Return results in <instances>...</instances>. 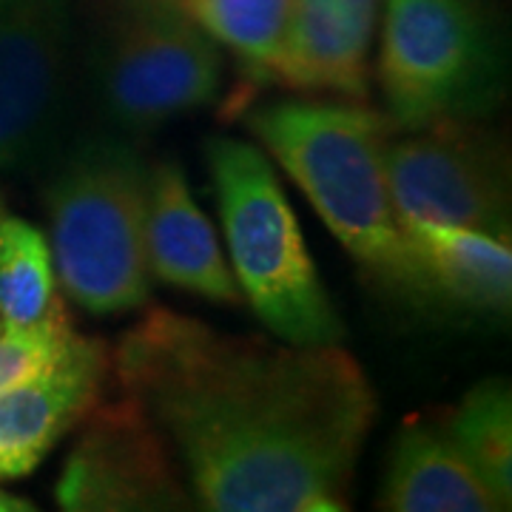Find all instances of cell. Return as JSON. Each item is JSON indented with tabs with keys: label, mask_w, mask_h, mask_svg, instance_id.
I'll return each instance as SVG.
<instances>
[{
	"label": "cell",
	"mask_w": 512,
	"mask_h": 512,
	"mask_svg": "<svg viewBox=\"0 0 512 512\" xmlns=\"http://www.w3.org/2000/svg\"><path fill=\"white\" fill-rule=\"evenodd\" d=\"M146 245L157 279L217 305L242 299L211 222L191 197L183 168L171 160L148 168Z\"/></svg>",
	"instance_id": "obj_12"
},
{
	"label": "cell",
	"mask_w": 512,
	"mask_h": 512,
	"mask_svg": "<svg viewBox=\"0 0 512 512\" xmlns=\"http://www.w3.org/2000/svg\"><path fill=\"white\" fill-rule=\"evenodd\" d=\"M60 308L49 242L0 200V322L29 328Z\"/></svg>",
	"instance_id": "obj_15"
},
{
	"label": "cell",
	"mask_w": 512,
	"mask_h": 512,
	"mask_svg": "<svg viewBox=\"0 0 512 512\" xmlns=\"http://www.w3.org/2000/svg\"><path fill=\"white\" fill-rule=\"evenodd\" d=\"M382 0H288V15L268 80L296 92L362 100L367 55Z\"/></svg>",
	"instance_id": "obj_11"
},
{
	"label": "cell",
	"mask_w": 512,
	"mask_h": 512,
	"mask_svg": "<svg viewBox=\"0 0 512 512\" xmlns=\"http://www.w3.org/2000/svg\"><path fill=\"white\" fill-rule=\"evenodd\" d=\"M6 3H9V0H0V15H3V9H6Z\"/></svg>",
	"instance_id": "obj_20"
},
{
	"label": "cell",
	"mask_w": 512,
	"mask_h": 512,
	"mask_svg": "<svg viewBox=\"0 0 512 512\" xmlns=\"http://www.w3.org/2000/svg\"><path fill=\"white\" fill-rule=\"evenodd\" d=\"M148 168L128 140L92 137L63 160L46 188L55 276L94 316L137 311L151 296Z\"/></svg>",
	"instance_id": "obj_3"
},
{
	"label": "cell",
	"mask_w": 512,
	"mask_h": 512,
	"mask_svg": "<svg viewBox=\"0 0 512 512\" xmlns=\"http://www.w3.org/2000/svg\"><path fill=\"white\" fill-rule=\"evenodd\" d=\"M379 80L390 123L416 131L495 106L501 60L470 0H384Z\"/></svg>",
	"instance_id": "obj_5"
},
{
	"label": "cell",
	"mask_w": 512,
	"mask_h": 512,
	"mask_svg": "<svg viewBox=\"0 0 512 512\" xmlns=\"http://www.w3.org/2000/svg\"><path fill=\"white\" fill-rule=\"evenodd\" d=\"M32 512L35 510V504H29V498H20V495L6 493V490H0V512Z\"/></svg>",
	"instance_id": "obj_19"
},
{
	"label": "cell",
	"mask_w": 512,
	"mask_h": 512,
	"mask_svg": "<svg viewBox=\"0 0 512 512\" xmlns=\"http://www.w3.org/2000/svg\"><path fill=\"white\" fill-rule=\"evenodd\" d=\"M379 507L390 512L507 510L487 481L461 456L447 427L407 424L393 444Z\"/></svg>",
	"instance_id": "obj_14"
},
{
	"label": "cell",
	"mask_w": 512,
	"mask_h": 512,
	"mask_svg": "<svg viewBox=\"0 0 512 512\" xmlns=\"http://www.w3.org/2000/svg\"><path fill=\"white\" fill-rule=\"evenodd\" d=\"M0 333H3V322H0Z\"/></svg>",
	"instance_id": "obj_21"
},
{
	"label": "cell",
	"mask_w": 512,
	"mask_h": 512,
	"mask_svg": "<svg viewBox=\"0 0 512 512\" xmlns=\"http://www.w3.org/2000/svg\"><path fill=\"white\" fill-rule=\"evenodd\" d=\"M461 456L473 464L501 504L512 501V393L504 379L476 384L447 424Z\"/></svg>",
	"instance_id": "obj_16"
},
{
	"label": "cell",
	"mask_w": 512,
	"mask_h": 512,
	"mask_svg": "<svg viewBox=\"0 0 512 512\" xmlns=\"http://www.w3.org/2000/svg\"><path fill=\"white\" fill-rule=\"evenodd\" d=\"M183 15L228 46L251 69L262 74L276 55L288 0H171Z\"/></svg>",
	"instance_id": "obj_17"
},
{
	"label": "cell",
	"mask_w": 512,
	"mask_h": 512,
	"mask_svg": "<svg viewBox=\"0 0 512 512\" xmlns=\"http://www.w3.org/2000/svg\"><path fill=\"white\" fill-rule=\"evenodd\" d=\"M72 333L74 330L66 319L63 305L37 325L3 328L0 333V393L9 390L12 384L29 379L46 362H52Z\"/></svg>",
	"instance_id": "obj_18"
},
{
	"label": "cell",
	"mask_w": 512,
	"mask_h": 512,
	"mask_svg": "<svg viewBox=\"0 0 512 512\" xmlns=\"http://www.w3.org/2000/svg\"><path fill=\"white\" fill-rule=\"evenodd\" d=\"M111 353L100 339L72 333L52 362L0 393V478L35 473L40 461L89 416Z\"/></svg>",
	"instance_id": "obj_10"
},
{
	"label": "cell",
	"mask_w": 512,
	"mask_h": 512,
	"mask_svg": "<svg viewBox=\"0 0 512 512\" xmlns=\"http://www.w3.org/2000/svg\"><path fill=\"white\" fill-rule=\"evenodd\" d=\"M83 424L55 484L60 510H191V490L180 481L168 444L128 396L92 407Z\"/></svg>",
	"instance_id": "obj_8"
},
{
	"label": "cell",
	"mask_w": 512,
	"mask_h": 512,
	"mask_svg": "<svg viewBox=\"0 0 512 512\" xmlns=\"http://www.w3.org/2000/svg\"><path fill=\"white\" fill-rule=\"evenodd\" d=\"M97 80L111 120L148 131L220 94V43L171 0H114Z\"/></svg>",
	"instance_id": "obj_6"
},
{
	"label": "cell",
	"mask_w": 512,
	"mask_h": 512,
	"mask_svg": "<svg viewBox=\"0 0 512 512\" xmlns=\"http://www.w3.org/2000/svg\"><path fill=\"white\" fill-rule=\"evenodd\" d=\"M72 0H9L0 15V171L32 163L63 103Z\"/></svg>",
	"instance_id": "obj_9"
},
{
	"label": "cell",
	"mask_w": 512,
	"mask_h": 512,
	"mask_svg": "<svg viewBox=\"0 0 512 512\" xmlns=\"http://www.w3.org/2000/svg\"><path fill=\"white\" fill-rule=\"evenodd\" d=\"M205 157L231 271L262 325L291 345H339L345 325L265 154L234 137H211Z\"/></svg>",
	"instance_id": "obj_4"
},
{
	"label": "cell",
	"mask_w": 512,
	"mask_h": 512,
	"mask_svg": "<svg viewBox=\"0 0 512 512\" xmlns=\"http://www.w3.org/2000/svg\"><path fill=\"white\" fill-rule=\"evenodd\" d=\"M430 299L461 311L507 316L512 305L510 239L444 222L399 217Z\"/></svg>",
	"instance_id": "obj_13"
},
{
	"label": "cell",
	"mask_w": 512,
	"mask_h": 512,
	"mask_svg": "<svg viewBox=\"0 0 512 512\" xmlns=\"http://www.w3.org/2000/svg\"><path fill=\"white\" fill-rule=\"evenodd\" d=\"M111 370L205 510H348L376 396L345 348L231 336L154 308L120 336Z\"/></svg>",
	"instance_id": "obj_1"
},
{
	"label": "cell",
	"mask_w": 512,
	"mask_h": 512,
	"mask_svg": "<svg viewBox=\"0 0 512 512\" xmlns=\"http://www.w3.org/2000/svg\"><path fill=\"white\" fill-rule=\"evenodd\" d=\"M248 128L370 274L410 299H430L387 185L390 117L356 103L279 100L248 111Z\"/></svg>",
	"instance_id": "obj_2"
},
{
	"label": "cell",
	"mask_w": 512,
	"mask_h": 512,
	"mask_svg": "<svg viewBox=\"0 0 512 512\" xmlns=\"http://www.w3.org/2000/svg\"><path fill=\"white\" fill-rule=\"evenodd\" d=\"M396 217L510 239V163L501 143L464 120L416 128L384 154Z\"/></svg>",
	"instance_id": "obj_7"
}]
</instances>
